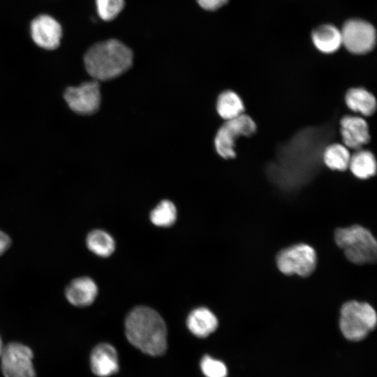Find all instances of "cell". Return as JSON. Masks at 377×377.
Segmentation results:
<instances>
[{
    "mask_svg": "<svg viewBox=\"0 0 377 377\" xmlns=\"http://www.w3.org/2000/svg\"><path fill=\"white\" fill-rule=\"evenodd\" d=\"M125 332L128 341L145 354L161 356L167 350L166 325L161 315L149 307L136 306L128 313Z\"/></svg>",
    "mask_w": 377,
    "mask_h": 377,
    "instance_id": "cell-1",
    "label": "cell"
},
{
    "mask_svg": "<svg viewBox=\"0 0 377 377\" xmlns=\"http://www.w3.org/2000/svg\"><path fill=\"white\" fill-rule=\"evenodd\" d=\"M132 50L117 39H110L92 45L84 56L87 73L95 80L114 79L132 66Z\"/></svg>",
    "mask_w": 377,
    "mask_h": 377,
    "instance_id": "cell-2",
    "label": "cell"
},
{
    "mask_svg": "<svg viewBox=\"0 0 377 377\" xmlns=\"http://www.w3.org/2000/svg\"><path fill=\"white\" fill-rule=\"evenodd\" d=\"M337 244L346 258L358 265L372 263L377 256V243L369 230L358 225L338 228L334 233Z\"/></svg>",
    "mask_w": 377,
    "mask_h": 377,
    "instance_id": "cell-3",
    "label": "cell"
},
{
    "mask_svg": "<svg viewBox=\"0 0 377 377\" xmlns=\"http://www.w3.org/2000/svg\"><path fill=\"white\" fill-rule=\"evenodd\" d=\"M376 321V311L368 303L349 301L341 309L340 330L350 341H357L364 339L375 328Z\"/></svg>",
    "mask_w": 377,
    "mask_h": 377,
    "instance_id": "cell-4",
    "label": "cell"
},
{
    "mask_svg": "<svg viewBox=\"0 0 377 377\" xmlns=\"http://www.w3.org/2000/svg\"><path fill=\"white\" fill-rule=\"evenodd\" d=\"M257 125L249 114H242L226 120L219 128L214 139L215 147L220 156L225 159L236 156V140L251 137L256 133Z\"/></svg>",
    "mask_w": 377,
    "mask_h": 377,
    "instance_id": "cell-5",
    "label": "cell"
},
{
    "mask_svg": "<svg viewBox=\"0 0 377 377\" xmlns=\"http://www.w3.org/2000/svg\"><path fill=\"white\" fill-rule=\"evenodd\" d=\"M279 269L286 275L309 276L316 265V253L313 247L297 244L281 250L276 257Z\"/></svg>",
    "mask_w": 377,
    "mask_h": 377,
    "instance_id": "cell-6",
    "label": "cell"
},
{
    "mask_svg": "<svg viewBox=\"0 0 377 377\" xmlns=\"http://www.w3.org/2000/svg\"><path fill=\"white\" fill-rule=\"evenodd\" d=\"M31 349L20 342L3 346L0 355L1 369L4 377H36Z\"/></svg>",
    "mask_w": 377,
    "mask_h": 377,
    "instance_id": "cell-7",
    "label": "cell"
},
{
    "mask_svg": "<svg viewBox=\"0 0 377 377\" xmlns=\"http://www.w3.org/2000/svg\"><path fill=\"white\" fill-rule=\"evenodd\" d=\"M341 30L342 45L350 52L364 54L376 45V31L369 22L361 19H350Z\"/></svg>",
    "mask_w": 377,
    "mask_h": 377,
    "instance_id": "cell-8",
    "label": "cell"
},
{
    "mask_svg": "<svg viewBox=\"0 0 377 377\" xmlns=\"http://www.w3.org/2000/svg\"><path fill=\"white\" fill-rule=\"evenodd\" d=\"M68 107L80 114L96 112L101 103L100 86L97 80L84 82L78 87H70L64 95Z\"/></svg>",
    "mask_w": 377,
    "mask_h": 377,
    "instance_id": "cell-9",
    "label": "cell"
},
{
    "mask_svg": "<svg viewBox=\"0 0 377 377\" xmlns=\"http://www.w3.org/2000/svg\"><path fill=\"white\" fill-rule=\"evenodd\" d=\"M31 36L34 43L45 50H54L60 44L62 29L59 22L48 15L35 17L30 25Z\"/></svg>",
    "mask_w": 377,
    "mask_h": 377,
    "instance_id": "cell-10",
    "label": "cell"
},
{
    "mask_svg": "<svg viewBox=\"0 0 377 377\" xmlns=\"http://www.w3.org/2000/svg\"><path fill=\"white\" fill-rule=\"evenodd\" d=\"M341 141L347 148L362 149L371 140L367 121L362 117L347 114L339 121Z\"/></svg>",
    "mask_w": 377,
    "mask_h": 377,
    "instance_id": "cell-11",
    "label": "cell"
},
{
    "mask_svg": "<svg viewBox=\"0 0 377 377\" xmlns=\"http://www.w3.org/2000/svg\"><path fill=\"white\" fill-rule=\"evenodd\" d=\"M98 293L97 284L87 276L72 279L64 290V295L68 302L76 307L91 305L96 300Z\"/></svg>",
    "mask_w": 377,
    "mask_h": 377,
    "instance_id": "cell-12",
    "label": "cell"
},
{
    "mask_svg": "<svg viewBox=\"0 0 377 377\" xmlns=\"http://www.w3.org/2000/svg\"><path fill=\"white\" fill-rule=\"evenodd\" d=\"M90 366L92 372L100 377L116 374L119 370L116 349L107 343L96 345L91 353Z\"/></svg>",
    "mask_w": 377,
    "mask_h": 377,
    "instance_id": "cell-13",
    "label": "cell"
},
{
    "mask_svg": "<svg viewBox=\"0 0 377 377\" xmlns=\"http://www.w3.org/2000/svg\"><path fill=\"white\" fill-rule=\"evenodd\" d=\"M347 108L364 117L373 115L377 108V101L374 95L363 87H352L345 94Z\"/></svg>",
    "mask_w": 377,
    "mask_h": 377,
    "instance_id": "cell-14",
    "label": "cell"
},
{
    "mask_svg": "<svg viewBox=\"0 0 377 377\" xmlns=\"http://www.w3.org/2000/svg\"><path fill=\"white\" fill-rule=\"evenodd\" d=\"M316 48L324 54H332L342 45L341 30L330 24L316 27L311 34Z\"/></svg>",
    "mask_w": 377,
    "mask_h": 377,
    "instance_id": "cell-15",
    "label": "cell"
},
{
    "mask_svg": "<svg viewBox=\"0 0 377 377\" xmlns=\"http://www.w3.org/2000/svg\"><path fill=\"white\" fill-rule=\"evenodd\" d=\"M186 325L193 334L199 338H205L216 330L218 320L209 309L199 307L189 313Z\"/></svg>",
    "mask_w": 377,
    "mask_h": 377,
    "instance_id": "cell-16",
    "label": "cell"
},
{
    "mask_svg": "<svg viewBox=\"0 0 377 377\" xmlns=\"http://www.w3.org/2000/svg\"><path fill=\"white\" fill-rule=\"evenodd\" d=\"M348 168L356 178L367 179L376 175L377 161L371 151L360 149L350 155Z\"/></svg>",
    "mask_w": 377,
    "mask_h": 377,
    "instance_id": "cell-17",
    "label": "cell"
},
{
    "mask_svg": "<svg viewBox=\"0 0 377 377\" xmlns=\"http://www.w3.org/2000/svg\"><path fill=\"white\" fill-rule=\"evenodd\" d=\"M350 155L349 149L345 145L334 142L324 148L322 161L332 170L343 172L348 169Z\"/></svg>",
    "mask_w": 377,
    "mask_h": 377,
    "instance_id": "cell-18",
    "label": "cell"
},
{
    "mask_svg": "<svg viewBox=\"0 0 377 377\" xmlns=\"http://www.w3.org/2000/svg\"><path fill=\"white\" fill-rule=\"evenodd\" d=\"M216 110L219 116L226 121L243 114L245 106L237 93L226 90L221 93L217 98Z\"/></svg>",
    "mask_w": 377,
    "mask_h": 377,
    "instance_id": "cell-19",
    "label": "cell"
},
{
    "mask_svg": "<svg viewBox=\"0 0 377 377\" xmlns=\"http://www.w3.org/2000/svg\"><path fill=\"white\" fill-rule=\"evenodd\" d=\"M86 245L91 252L103 258L109 257L115 249L113 237L101 229L93 230L87 234Z\"/></svg>",
    "mask_w": 377,
    "mask_h": 377,
    "instance_id": "cell-20",
    "label": "cell"
},
{
    "mask_svg": "<svg viewBox=\"0 0 377 377\" xmlns=\"http://www.w3.org/2000/svg\"><path fill=\"white\" fill-rule=\"evenodd\" d=\"M177 219V209L170 200H162L151 211L150 220L153 224L159 227H169L175 223Z\"/></svg>",
    "mask_w": 377,
    "mask_h": 377,
    "instance_id": "cell-21",
    "label": "cell"
},
{
    "mask_svg": "<svg viewBox=\"0 0 377 377\" xmlns=\"http://www.w3.org/2000/svg\"><path fill=\"white\" fill-rule=\"evenodd\" d=\"M97 13L99 17L110 21L114 19L124 6V0H96Z\"/></svg>",
    "mask_w": 377,
    "mask_h": 377,
    "instance_id": "cell-22",
    "label": "cell"
},
{
    "mask_svg": "<svg viewBox=\"0 0 377 377\" xmlns=\"http://www.w3.org/2000/svg\"><path fill=\"white\" fill-rule=\"evenodd\" d=\"M200 368L206 377H227L228 369L226 364L209 355H205L200 361Z\"/></svg>",
    "mask_w": 377,
    "mask_h": 377,
    "instance_id": "cell-23",
    "label": "cell"
},
{
    "mask_svg": "<svg viewBox=\"0 0 377 377\" xmlns=\"http://www.w3.org/2000/svg\"><path fill=\"white\" fill-rule=\"evenodd\" d=\"M228 0H197V2L203 9L215 10L227 3Z\"/></svg>",
    "mask_w": 377,
    "mask_h": 377,
    "instance_id": "cell-24",
    "label": "cell"
},
{
    "mask_svg": "<svg viewBox=\"0 0 377 377\" xmlns=\"http://www.w3.org/2000/svg\"><path fill=\"white\" fill-rule=\"evenodd\" d=\"M12 239L9 235L0 230V256L4 254L10 247Z\"/></svg>",
    "mask_w": 377,
    "mask_h": 377,
    "instance_id": "cell-25",
    "label": "cell"
},
{
    "mask_svg": "<svg viewBox=\"0 0 377 377\" xmlns=\"http://www.w3.org/2000/svg\"><path fill=\"white\" fill-rule=\"evenodd\" d=\"M3 348V344L1 338L0 337V355H1V352H2Z\"/></svg>",
    "mask_w": 377,
    "mask_h": 377,
    "instance_id": "cell-26",
    "label": "cell"
}]
</instances>
